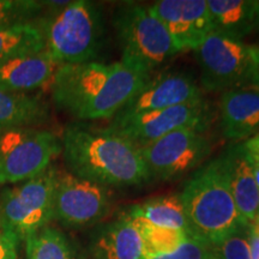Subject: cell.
Wrapping results in <instances>:
<instances>
[{"label": "cell", "instance_id": "1", "mask_svg": "<svg viewBox=\"0 0 259 259\" xmlns=\"http://www.w3.org/2000/svg\"><path fill=\"white\" fill-rule=\"evenodd\" d=\"M149 76L121 61L61 65L51 82L52 99L60 111L79 121L112 119Z\"/></svg>", "mask_w": 259, "mask_h": 259}, {"label": "cell", "instance_id": "2", "mask_svg": "<svg viewBox=\"0 0 259 259\" xmlns=\"http://www.w3.org/2000/svg\"><path fill=\"white\" fill-rule=\"evenodd\" d=\"M67 171L106 187L139 186L150 181L138 147L108 127L67 125L61 137Z\"/></svg>", "mask_w": 259, "mask_h": 259}, {"label": "cell", "instance_id": "3", "mask_svg": "<svg viewBox=\"0 0 259 259\" xmlns=\"http://www.w3.org/2000/svg\"><path fill=\"white\" fill-rule=\"evenodd\" d=\"M37 23L46 51L60 66L94 61L103 46V14L89 0L45 2Z\"/></svg>", "mask_w": 259, "mask_h": 259}, {"label": "cell", "instance_id": "4", "mask_svg": "<svg viewBox=\"0 0 259 259\" xmlns=\"http://www.w3.org/2000/svg\"><path fill=\"white\" fill-rule=\"evenodd\" d=\"M180 197L189 232L194 238L215 245L247 228L236 209L218 158L193 174Z\"/></svg>", "mask_w": 259, "mask_h": 259}, {"label": "cell", "instance_id": "5", "mask_svg": "<svg viewBox=\"0 0 259 259\" xmlns=\"http://www.w3.org/2000/svg\"><path fill=\"white\" fill-rule=\"evenodd\" d=\"M122 64L150 74L180 53L169 32L150 8L137 3L119 6L113 16Z\"/></svg>", "mask_w": 259, "mask_h": 259}, {"label": "cell", "instance_id": "6", "mask_svg": "<svg viewBox=\"0 0 259 259\" xmlns=\"http://www.w3.org/2000/svg\"><path fill=\"white\" fill-rule=\"evenodd\" d=\"M193 53L200 70V84L206 92L259 85L253 46L211 31Z\"/></svg>", "mask_w": 259, "mask_h": 259}, {"label": "cell", "instance_id": "7", "mask_svg": "<svg viewBox=\"0 0 259 259\" xmlns=\"http://www.w3.org/2000/svg\"><path fill=\"white\" fill-rule=\"evenodd\" d=\"M57 168L0 191V221L19 242L25 241L53 220Z\"/></svg>", "mask_w": 259, "mask_h": 259}, {"label": "cell", "instance_id": "8", "mask_svg": "<svg viewBox=\"0 0 259 259\" xmlns=\"http://www.w3.org/2000/svg\"><path fill=\"white\" fill-rule=\"evenodd\" d=\"M61 154V139L48 130L23 126L0 131V185L37 177Z\"/></svg>", "mask_w": 259, "mask_h": 259}, {"label": "cell", "instance_id": "9", "mask_svg": "<svg viewBox=\"0 0 259 259\" xmlns=\"http://www.w3.org/2000/svg\"><path fill=\"white\" fill-rule=\"evenodd\" d=\"M150 180L168 181L185 176L211 154L206 131L183 128L139 148Z\"/></svg>", "mask_w": 259, "mask_h": 259}, {"label": "cell", "instance_id": "10", "mask_svg": "<svg viewBox=\"0 0 259 259\" xmlns=\"http://www.w3.org/2000/svg\"><path fill=\"white\" fill-rule=\"evenodd\" d=\"M212 119L211 107L203 97L127 118H112L107 127L141 148L178 130L198 128L208 131Z\"/></svg>", "mask_w": 259, "mask_h": 259}, {"label": "cell", "instance_id": "11", "mask_svg": "<svg viewBox=\"0 0 259 259\" xmlns=\"http://www.w3.org/2000/svg\"><path fill=\"white\" fill-rule=\"evenodd\" d=\"M112 199L108 187L57 169L53 220L66 228L99 225L111 211Z\"/></svg>", "mask_w": 259, "mask_h": 259}, {"label": "cell", "instance_id": "12", "mask_svg": "<svg viewBox=\"0 0 259 259\" xmlns=\"http://www.w3.org/2000/svg\"><path fill=\"white\" fill-rule=\"evenodd\" d=\"M149 8L180 52L194 51L212 31L206 0H158Z\"/></svg>", "mask_w": 259, "mask_h": 259}, {"label": "cell", "instance_id": "13", "mask_svg": "<svg viewBox=\"0 0 259 259\" xmlns=\"http://www.w3.org/2000/svg\"><path fill=\"white\" fill-rule=\"evenodd\" d=\"M200 99L202 90L189 74L162 72L155 77L149 76L143 87L113 118H127Z\"/></svg>", "mask_w": 259, "mask_h": 259}, {"label": "cell", "instance_id": "14", "mask_svg": "<svg viewBox=\"0 0 259 259\" xmlns=\"http://www.w3.org/2000/svg\"><path fill=\"white\" fill-rule=\"evenodd\" d=\"M236 209L246 226L259 221V190L242 142L233 143L218 157Z\"/></svg>", "mask_w": 259, "mask_h": 259}, {"label": "cell", "instance_id": "15", "mask_svg": "<svg viewBox=\"0 0 259 259\" xmlns=\"http://www.w3.org/2000/svg\"><path fill=\"white\" fill-rule=\"evenodd\" d=\"M219 114L223 136L234 143L259 134V85L223 92L219 101Z\"/></svg>", "mask_w": 259, "mask_h": 259}, {"label": "cell", "instance_id": "16", "mask_svg": "<svg viewBox=\"0 0 259 259\" xmlns=\"http://www.w3.org/2000/svg\"><path fill=\"white\" fill-rule=\"evenodd\" d=\"M88 255L89 259H142L143 241L124 212L113 221L95 227L88 242Z\"/></svg>", "mask_w": 259, "mask_h": 259}, {"label": "cell", "instance_id": "17", "mask_svg": "<svg viewBox=\"0 0 259 259\" xmlns=\"http://www.w3.org/2000/svg\"><path fill=\"white\" fill-rule=\"evenodd\" d=\"M60 67L47 51L22 54L0 61V89L18 94H31L51 84Z\"/></svg>", "mask_w": 259, "mask_h": 259}, {"label": "cell", "instance_id": "18", "mask_svg": "<svg viewBox=\"0 0 259 259\" xmlns=\"http://www.w3.org/2000/svg\"><path fill=\"white\" fill-rule=\"evenodd\" d=\"M50 119V107L40 95L0 89V131L23 126H38Z\"/></svg>", "mask_w": 259, "mask_h": 259}, {"label": "cell", "instance_id": "19", "mask_svg": "<svg viewBox=\"0 0 259 259\" xmlns=\"http://www.w3.org/2000/svg\"><path fill=\"white\" fill-rule=\"evenodd\" d=\"M212 31L242 41L253 31V0H206Z\"/></svg>", "mask_w": 259, "mask_h": 259}, {"label": "cell", "instance_id": "20", "mask_svg": "<svg viewBox=\"0 0 259 259\" xmlns=\"http://www.w3.org/2000/svg\"><path fill=\"white\" fill-rule=\"evenodd\" d=\"M126 212L154 226L189 232V222L180 193L167 194L135 204Z\"/></svg>", "mask_w": 259, "mask_h": 259}, {"label": "cell", "instance_id": "21", "mask_svg": "<svg viewBox=\"0 0 259 259\" xmlns=\"http://www.w3.org/2000/svg\"><path fill=\"white\" fill-rule=\"evenodd\" d=\"M41 51L46 44L37 19L0 27V61Z\"/></svg>", "mask_w": 259, "mask_h": 259}, {"label": "cell", "instance_id": "22", "mask_svg": "<svg viewBox=\"0 0 259 259\" xmlns=\"http://www.w3.org/2000/svg\"><path fill=\"white\" fill-rule=\"evenodd\" d=\"M25 259H79L66 235L53 227H45L25 240Z\"/></svg>", "mask_w": 259, "mask_h": 259}, {"label": "cell", "instance_id": "23", "mask_svg": "<svg viewBox=\"0 0 259 259\" xmlns=\"http://www.w3.org/2000/svg\"><path fill=\"white\" fill-rule=\"evenodd\" d=\"M125 213L131 219L141 234L144 254L167 253V252L174 251L191 235L189 232L157 227L137 216L130 215L126 211Z\"/></svg>", "mask_w": 259, "mask_h": 259}, {"label": "cell", "instance_id": "24", "mask_svg": "<svg viewBox=\"0 0 259 259\" xmlns=\"http://www.w3.org/2000/svg\"><path fill=\"white\" fill-rule=\"evenodd\" d=\"M45 11V2L0 0V27L37 19Z\"/></svg>", "mask_w": 259, "mask_h": 259}, {"label": "cell", "instance_id": "25", "mask_svg": "<svg viewBox=\"0 0 259 259\" xmlns=\"http://www.w3.org/2000/svg\"><path fill=\"white\" fill-rule=\"evenodd\" d=\"M142 259H213V245L190 235L174 251L167 253L144 254Z\"/></svg>", "mask_w": 259, "mask_h": 259}, {"label": "cell", "instance_id": "26", "mask_svg": "<svg viewBox=\"0 0 259 259\" xmlns=\"http://www.w3.org/2000/svg\"><path fill=\"white\" fill-rule=\"evenodd\" d=\"M247 228L213 245V259H252L247 241Z\"/></svg>", "mask_w": 259, "mask_h": 259}, {"label": "cell", "instance_id": "27", "mask_svg": "<svg viewBox=\"0 0 259 259\" xmlns=\"http://www.w3.org/2000/svg\"><path fill=\"white\" fill-rule=\"evenodd\" d=\"M19 240L0 221V259H17Z\"/></svg>", "mask_w": 259, "mask_h": 259}, {"label": "cell", "instance_id": "28", "mask_svg": "<svg viewBox=\"0 0 259 259\" xmlns=\"http://www.w3.org/2000/svg\"><path fill=\"white\" fill-rule=\"evenodd\" d=\"M242 144H244L245 153L247 155L248 162L251 164L255 183H257L259 190V134L246 139V141L242 142Z\"/></svg>", "mask_w": 259, "mask_h": 259}, {"label": "cell", "instance_id": "29", "mask_svg": "<svg viewBox=\"0 0 259 259\" xmlns=\"http://www.w3.org/2000/svg\"><path fill=\"white\" fill-rule=\"evenodd\" d=\"M247 241L252 259H259V221L247 228Z\"/></svg>", "mask_w": 259, "mask_h": 259}, {"label": "cell", "instance_id": "30", "mask_svg": "<svg viewBox=\"0 0 259 259\" xmlns=\"http://www.w3.org/2000/svg\"><path fill=\"white\" fill-rule=\"evenodd\" d=\"M253 31H259V0H253Z\"/></svg>", "mask_w": 259, "mask_h": 259}, {"label": "cell", "instance_id": "31", "mask_svg": "<svg viewBox=\"0 0 259 259\" xmlns=\"http://www.w3.org/2000/svg\"><path fill=\"white\" fill-rule=\"evenodd\" d=\"M253 54H254L255 61H257L258 69H259V46H253Z\"/></svg>", "mask_w": 259, "mask_h": 259}]
</instances>
